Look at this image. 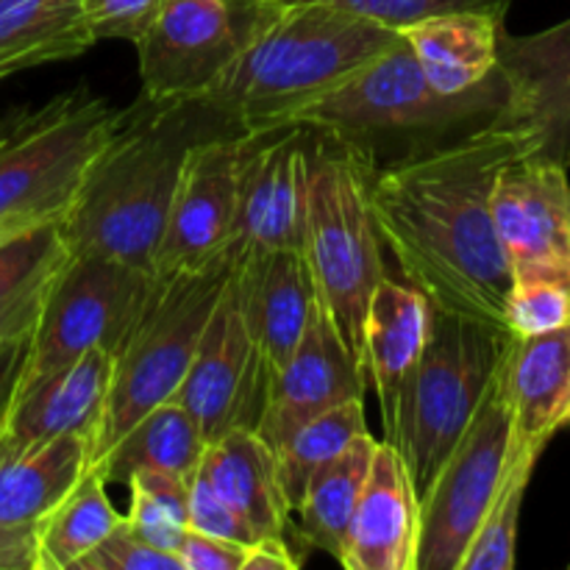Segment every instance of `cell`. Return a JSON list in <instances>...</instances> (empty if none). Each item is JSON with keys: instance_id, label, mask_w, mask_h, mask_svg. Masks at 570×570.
I'll return each instance as SVG.
<instances>
[{"instance_id": "39", "label": "cell", "mask_w": 570, "mask_h": 570, "mask_svg": "<svg viewBox=\"0 0 570 570\" xmlns=\"http://www.w3.org/2000/svg\"><path fill=\"white\" fill-rule=\"evenodd\" d=\"M248 546L187 529L178 540L176 557L181 570H243Z\"/></svg>"}, {"instance_id": "35", "label": "cell", "mask_w": 570, "mask_h": 570, "mask_svg": "<svg viewBox=\"0 0 570 570\" xmlns=\"http://www.w3.org/2000/svg\"><path fill=\"white\" fill-rule=\"evenodd\" d=\"M276 3H328L401 33L415 22L449 14V11H488V14L507 17L512 0H276Z\"/></svg>"}, {"instance_id": "26", "label": "cell", "mask_w": 570, "mask_h": 570, "mask_svg": "<svg viewBox=\"0 0 570 570\" xmlns=\"http://www.w3.org/2000/svg\"><path fill=\"white\" fill-rule=\"evenodd\" d=\"M70 256L61 220L31 223L0 239V340L31 337Z\"/></svg>"}, {"instance_id": "27", "label": "cell", "mask_w": 570, "mask_h": 570, "mask_svg": "<svg viewBox=\"0 0 570 570\" xmlns=\"http://www.w3.org/2000/svg\"><path fill=\"white\" fill-rule=\"evenodd\" d=\"M206 445L198 423L170 399L139 417L92 468H98L106 484H126L137 471H167L193 479Z\"/></svg>"}, {"instance_id": "44", "label": "cell", "mask_w": 570, "mask_h": 570, "mask_svg": "<svg viewBox=\"0 0 570 570\" xmlns=\"http://www.w3.org/2000/svg\"><path fill=\"white\" fill-rule=\"evenodd\" d=\"M26 226H31V223H26V220H0V239H6L9 234L20 232V228H26Z\"/></svg>"}, {"instance_id": "23", "label": "cell", "mask_w": 570, "mask_h": 570, "mask_svg": "<svg viewBox=\"0 0 570 570\" xmlns=\"http://www.w3.org/2000/svg\"><path fill=\"white\" fill-rule=\"evenodd\" d=\"M198 471L256 538H287L293 507L278 482L276 454L259 434L250 429L223 434L206 445Z\"/></svg>"}, {"instance_id": "32", "label": "cell", "mask_w": 570, "mask_h": 570, "mask_svg": "<svg viewBox=\"0 0 570 570\" xmlns=\"http://www.w3.org/2000/svg\"><path fill=\"white\" fill-rule=\"evenodd\" d=\"M538 454H512L507 460L504 476L495 488L493 501L484 510L482 523L462 557L460 570H512L515 568L518 521H521L523 495L532 482Z\"/></svg>"}, {"instance_id": "16", "label": "cell", "mask_w": 570, "mask_h": 570, "mask_svg": "<svg viewBox=\"0 0 570 570\" xmlns=\"http://www.w3.org/2000/svg\"><path fill=\"white\" fill-rule=\"evenodd\" d=\"M365 367L317 301L298 345L273 376L256 434L276 451L301 423L348 401H365Z\"/></svg>"}, {"instance_id": "19", "label": "cell", "mask_w": 570, "mask_h": 570, "mask_svg": "<svg viewBox=\"0 0 570 570\" xmlns=\"http://www.w3.org/2000/svg\"><path fill=\"white\" fill-rule=\"evenodd\" d=\"M512 454H543L570 406V326L512 337L501 360Z\"/></svg>"}, {"instance_id": "24", "label": "cell", "mask_w": 570, "mask_h": 570, "mask_svg": "<svg viewBox=\"0 0 570 570\" xmlns=\"http://www.w3.org/2000/svg\"><path fill=\"white\" fill-rule=\"evenodd\" d=\"M507 17L488 11H449L404 28L423 76L445 95H462L499 72V45Z\"/></svg>"}, {"instance_id": "22", "label": "cell", "mask_w": 570, "mask_h": 570, "mask_svg": "<svg viewBox=\"0 0 570 570\" xmlns=\"http://www.w3.org/2000/svg\"><path fill=\"white\" fill-rule=\"evenodd\" d=\"M429 328H432V301L410 282L384 276L373 289L362 326V365H365L367 387H373L382 406L384 426L393 417L401 384L423 354Z\"/></svg>"}, {"instance_id": "33", "label": "cell", "mask_w": 570, "mask_h": 570, "mask_svg": "<svg viewBox=\"0 0 570 570\" xmlns=\"http://www.w3.org/2000/svg\"><path fill=\"white\" fill-rule=\"evenodd\" d=\"M126 484L131 490L126 521L134 532L176 554L178 540L187 532L189 479L167 471H137Z\"/></svg>"}, {"instance_id": "13", "label": "cell", "mask_w": 570, "mask_h": 570, "mask_svg": "<svg viewBox=\"0 0 570 570\" xmlns=\"http://www.w3.org/2000/svg\"><path fill=\"white\" fill-rule=\"evenodd\" d=\"M267 395L271 371L245 326L232 284H226L176 401L198 423L206 443H215L237 429L256 432Z\"/></svg>"}, {"instance_id": "37", "label": "cell", "mask_w": 570, "mask_h": 570, "mask_svg": "<svg viewBox=\"0 0 570 570\" xmlns=\"http://www.w3.org/2000/svg\"><path fill=\"white\" fill-rule=\"evenodd\" d=\"M159 6L161 0H83L81 22L95 42L117 39L137 45Z\"/></svg>"}, {"instance_id": "43", "label": "cell", "mask_w": 570, "mask_h": 570, "mask_svg": "<svg viewBox=\"0 0 570 570\" xmlns=\"http://www.w3.org/2000/svg\"><path fill=\"white\" fill-rule=\"evenodd\" d=\"M31 67H39V61L33 59V56H22V53L0 56V81L9 76H14V72H20V70H31Z\"/></svg>"}, {"instance_id": "14", "label": "cell", "mask_w": 570, "mask_h": 570, "mask_svg": "<svg viewBox=\"0 0 570 570\" xmlns=\"http://www.w3.org/2000/svg\"><path fill=\"white\" fill-rule=\"evenodd\" d=\"M239 131L220 128L189 148L154 273L189 271L226 254L237 215Z\"/></svg>"}, {"instance_id": "25", "label": "cell", "mask_w": 570, "mask_h": 570, "mask_svg": "<svg viewBox=\"0 0 570 570\" xmlns=\"http://www.w3.org/2000/svg\"><path fill=\"white\" fill-rule=\"evenodd\" d=\"M92 462V443L78 434L22 451L0 445V527L37 529Z\"/></svg>"}, {"instance_id": "29", "label": "cell", "mask_w": 570, "mask_h": 570, "mask_svg": "<svg viewBox=\"0 0 570 570\" xmlns=\"http://www.w3.org/2000/svg\"><path fill=\"white\" fill-rule=\"evenodd\" d=\"M120 512L106 493L98 468L89 465L76 488L37 527V570H76L117 523Z\"/></svg>"}, {"instance_id": "8", "label": "cell", "mask_w": 570, "mask_h": 570, "mask_svg": "<svg viewBox=\"0 0 570 570\" xmlns=\"http://www.w3.org/2000/svg\"><path fill=\"white\" fill-rule=\"evenodd\" d=\"M504 104L507 87L501 72L462 95L434 89L401 33L371 65L326 98L306 106L293 122L365 142L373 134L449 131L460 122L484 120L504 109Z\"/></svg>"}, {"instance_id": "12", "label": "cell", "mask_w": 570, "mask_h": 570, "mask_svg": "<svg viewBox=\"0 0 570 570\" xmlns=\"http://www.w3.org/2000/svg\"><path fill=\"white\" fill-rule=\"evenodd\" d=\"M306 145L309 128L289 126L239 131L237 215L228 250L234 259L298 248L304 239Z\"/></svg>"}, {"instance_id": "41", "label": "cell", "mask_w": 570, "mask_h": 570, "mask_svg": "<svg viewBox=\"0 0 570 570\" xmlns=\"http://www.w3.org/2000/svg\"><path fill=\"white\" fill-rule=\"evenodd\" d=\"M28 340H0V429H3L6 412H9L11 399L17 393V384H20L22 365H26L28 354Z\"/></svg>"}, {"instance_id": "38", "label": "cell", "mask_w": 570, "mask_h": 570, "mask_svg": "<svg viewBox=\"0 0 570 570\" xmlns=\"http://www.w3.org/2000/svg\"><path fill=\"white\" fill-rule=\"evenodd\" d=\"M187 529L212 534V538L234 540V543H245V546L259 540L254 534V529H250L248 523L232 510V504H228L215 488H212L209 479H206L200 471H195L193 479H189Z\"/></svg>"}, {"instance_id": "9", "label": "cell", "mask_w": 570, "mask_h": 570, "mask_svg": "<svg viewBox=\"0 0 570 570\" xmlns=\"http://www.w3.org/2000/svg\"><path fill=\"white\" fill-rule=\"evenodd\" d=\"M276 0H161L134 48L142 98L200 104L276 17Z\"/></svg>"}, {"instance_id": "4", "label": "cell", "mask_w": 570, "mask_h": 570, "mask_svg": "<svg viewBox=\"0 0 570 570\" xmlns=\"http://www.w3.org/2000/svg\"><path fill=\"white\" fill-rule=\"evenodd\" d=\"M373 165L371 148L360 139L309 128L301 254L317 301L360 362L367 304L387 276L367 195Z\"/></svg>"}, {"instance_id": "21", "label": "cell", "mask_w": 570, "mask_h": 570, "mask_svg": "<svg viewBox=\"0 0 570 570\" xmlns=\"http://www.w3.org/2000/svg\"><path fill=\"white\" fill-rule=\"evenodd\" d=\"M421 504L399 451L379 440L351 523L348 570H415Z\"/></svg>"}, {"instance_id": "2", "label": "cell", "mask_w": 570, "mask_h": 570, "mask_svg": "<svg viewBox=\"0 0 570 570\" xmlns=\"http://www.w3.org/2000/svg\"><path fill=\"white\" fill-rule=\"evenodd\" d=\"M220 128L228 126L204 104L142 98L128 109L61 217L72 254L109 256L154 271L189 148Z\"/></svg>"}, {"instance_id": "5", "label": "cell", "mask_w": 570, "mask_h": 570, "mask_svg": "<svg viewBox=\"0 0 570 570\" xmlns=\"http://www.w3.org/2000/svg\"><path fill=\"white\" fill-rule=\"evenodd\" d=\"M512 334L479 317L432 306V328L401 384L384 440L404 460L417 504L482 406Z\"/></svg>"}, {"instance_id": "1", "label": "cell", "mask_w": 570, "mask_h": 570, "mask_svg": "<svg viewBox=\"0 0 570 570\" xmlns=\"http://www.w3.org/2000/svg\"><path fill=\"white\" fill-rule=\"evenodd\" d=\"M538 148H549L538 126L495 111L460 137L373 165L379 239L432 306L504 328L512 271L495 234L493 189L512 159Z\"/></svg>"}, {"instance_id": "45", "label": "cell", "mask_w": 570, "mask_h": 570, "mask_svg": "<svg viewBox=\"0 0 570 570\" xmlns=\"http://www.w3.org/2000/svg\"><path fill=\"white\" fill-rule=\"evenodd\" d=\"M562 429H570V406H568V415H566V423H562Z\"/></svg>"}, {"instance_id": "31", "label": "cell", "mask_w": 570, "mask_h": 570, "mask_svg": "<svg viewBox=\"0 0 570 570\" xmlns=\"http://www.w3.org/2000/svg\"><path fill=\"white\" fill-rule=\"evenodd\" d=\"M365 406L362 401H348L334 410L321 412L312 421L301 423L273 454H276L278 482L287 495L293 512L298 510L309 479L323 465L343 454L360 434H365Z\"/></svg>"}, {"instance_id": "40", "label": "cell", "mask_w": 570, "mask_h": 570, "mask_svg": "<svg viewBox=\"0 0 570 570\" xmlns=\"http://www.w3.org/2000/svg\"><path fill=\"white\" fill-rule=\"evenodd\" d=\"M0 570H37V529L0 527Z\"/></svg>"}, {"instance_id": "46", "label": "cell", "mask_w": 570, "mask_h": 570, "mask_svg": "<svg viewBox=\"0 0 570 570\" xmlns=\"http://www.w3.org/2000/svg\"><path fill=\"white\" fill-rule=\"evenodd\" d=\"M568 161H570V154H568Z\"/></svg>"}, {"instance_id": "34", "label": "cell", "mask_w": 570, "mask_h": 570, "mask_svg": "<svg viewBox=\"0 0 570 570\" xmlns=\"http://www.w3.org/2000/svg\"><path fill=\"white\" fill-rule=\"evenodd\" d=\"M570 326V271L512 273L504 301V328L512 337H534Z\"/></svg>"}, {"instance_id": "18", "label": "cell", "mask_w": 570, "mask_h": 570, "mask_svg": "<svg viewBox=\"0 0 570 570\" xmlns=\"http://www.w3.org/2000/svg\"><path fill=\"white\" fill-rule=\"evenodd\" d=\"M228 284L273 382L315 312L317 293L309 265L298 248L267 250L234 259Z\"/></svg>"}, {"instance_id": "3", "label": "cell", "mask_w": 570, "mask_h": 570, "mask_svg": "<svg viewBox=\"0 0 570 570\" xmlns=\"http://www.w3.org/2000/svg\"><path fill=\"white\" fill-rule=\"evenodd\" d=\"M399 37L337 6H282L200 104L234 131L289 126Z\"/></svg>"}, {"instance_id": "17", "label": "cell", "mask_w": 570, "mask_h": 570, "mask_svg": "<svg viewBox=\"0 0 570 570\" xmlns=\"http://www.w3.org/2000/svg\"><path fill=\"white\" fill-rule=\"evenodd\" d=\"M111 373L115 356L109 351H89L61 371L17 387L0 429V445L22 451L65 434H78L95 443L109 399Z\"/></svg>"}, {"instance_id": "10", "label": "cell", "mask_w": 570, "mask_h": 570, "mask_svg": "<svg viewBox=\"0 0 570 570\" xmlns=\"http://www.w3.org/2000/svg\"><path fill=\"white\" fill-rule=\"evenodd\" d=\"M154 271L95 254H72L28 340L17 387L61 371L89 351L117 356L148 304Z\"/></svg>"}, {"instance_id": "11", "label": "cell", "mask_w": 570, "mask_h": 570, "mask_svg": "<svg viewBox=\"0 0 570 570\" xmlns=\"http://www.w3.org/2000/svg\"><path fill=\"white\" fill-rule=\"evenodd\" d=\"M510 460V410L501 365L471 426L421 499L415 570H460Z\"/></svg>"}, {"instance_id": "6", "label": "cell", "mask_w": 570, "mask_h": 570, "mask_svg": "<svg viewBox=\"0 0 570 570\" xmlns=\"http://www.w3.org/2000/svg\"><path fill=\"white\" fill-rule=\"evenodd\" d=\"M232 267V250H226L200 267L154 273L148 304L115 356L109 399L89 465H95L139 417L161 401L176 399Z\"/></svg>"}, {"instance_id": "28", "label": "cell", "mask_w": 570, "mask_h": 570, "mask_svg": "<svg viewBox=\"0 0 570 570\" xmlns=\"http://www.w3.org/2000/svg\"><path fill=\"white\" fill-rule=\"evenodd\" d=\"M379 440L371 432L360 434L340 456L323 465L306 484V493L298 504L301 534L323 554L334 557L343 566L351 540L356 504L371 471L373 451Z\"/></svg>"}, {"instance_id": "30", "label": "cell", "mask_w": 570, "mask_h": 570, "mask_svg": "<svg viewBox=\"0 0 570 570\" xmlns=\"http://www.w3.org/2000/svg\"><path fill=\"white\" fill-rule=\"evenodd\" d=\"M83 0H0V56L67 61L95 45L81 22Z\"/></svg>"}, {"instance_id": "20", "label": "cell", "mask_w": 570, "mask_h": 570, "mask_svg": "<svg viewBox=\"0 0 570 570\" xmlns=\"http://www.w3.org/2000/svg\"><path fill=\"white\" fill-rule=\"evenodd\" d=\"M499 72L507 87L501 111L538 126L551 154L570 167V20L529 37L504 31Z\"/></svg>"}, {"instance_id": "15", "label": "cell", "mask_w": 570, "mask_h": 570, "mask_svg": "<svg viewBox=\"0 0 570 570\" xmlns=\"http://www.w3.org/2000/svg\"><path fill=\"white\" fill-rule=\"evenodd\" d=\"M493 223L512 273L570 271L568 165L549 148L512 159L495 178Z\"/></svg>"}, {"instance_id": "42", "label": "cell", "mask_w": 570, "mask_h": 570, "mask_svg": "<svg viewBox=\"0 0 570 570\" xmlns=\"http://www.w3.org/2000/svg\"><path fill=\"white\" fill-rule=\"evenodd\" d=\"M301 560L293 554L287 538H259L248 546L243 570H298Z\"/></svg>"}, {"instance_id": "36", "label": "cell", "mask_w": 570, "mask_h": 570, "mask_svg": "<svg viewBox=\"0 0 570 570\" xmlns=\"http://www.w3.org/2000/svg\"><path fill=\"white\" fill-rule=\"evenodd\" d=\"M76 570H181V562L173 551L159 549L134 532L122 515V521L78 560Z\"/></svg>"}, {"instance_id": "7", "label": "cell", "mask_w": 570, "mask_h": 570, "mask_svg": "<svg viewBox=\"0 0 570 570\" xmlns=\"http://www.w3.org/2000/svg\"><path fill=\"white\" fill-rule=\"evenodd\" d=\"M128 109L78 83L0 120V220H61Z\"/></svg>"}]
</instances>
